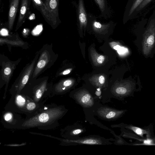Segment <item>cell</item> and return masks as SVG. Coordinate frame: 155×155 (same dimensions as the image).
I'll use <instances>...</instances> for the list:
<instances>
[{
    "instance_id": "cell-13",
    "label": "cell",
    "mask_w": 155,
    "mask_h": 155,
    "mask_svg": "<svg viewBox=\"0 0 155 155\" xmlns=\"http://www.w3.org/2000/svg\"><path fill=\"white\" fill-rule=\"evenodd\" d=\"M45 3L49 13L51 24L55 25L58 18L59 0H46Z\"/></svg>"
},
{
    "instance_id": "cell-2",
    "label": "cell",
    "mask_w": 155,
    "mask_h": 155,
    "mask_svg": "<svg viewBox=\"0 0 155 155\" xmlns=\"http://www.w3.org/2000/svg\"><path fill=\"white\" fill-rule=\"evenodd\" d=\"M48 77L30 79L20 94L28 96L36 103L44 104L51 92L53 93V86L48 83Z\"/></svg>"
},
{
    "instance_id": "cell-14",
    "label": "cell",
    "mask_w": 155,
    "mask_h": 155,
    "mask_svg": "<svg viewBox=\"0 0 155 155\" xmlns=\"http://www.w3.org/2000/svg\"><path fill=\"white\" fill-rule=\"evenodd\" d=\"M77 21L81 28L85 27L87 24L88 17L85 9L84 0H78L77 6Z\"/></svg>"
},
{
    "instance_id": "cell-26",
    "label": "cell",
    "mask_w": 155,
    "mask_h": 155,
    "mask_svg": "<svg viewBox=\"0 0 155 155\" xmlns=\"http://www.w3.org/2000/svg\"><path fill=\"white\" fill-rule=\"evenodd\" d=\"M70 72V70L69 69H67L64 71L62 72V74L63 75H66L68 74Z\"/></svg>"
},
{
    "instance_id": "cell-16",
    "label": "cell",
    "mask_w": 155,
    "mask_h": 155,
    "mask_svg": "<svg viewBox=\"0 0 155 155\" xmlns=\"http://www.w3.org/2000/svg\"><path fill=\"white\" fill-rule=\"evenodd\" d=\"M74 99L78 103L84 107H92L94 104V98L88 93L80 94Z\"/></svg>"
},
{
    "instance_id": "cell-30",
    "label": "cell",
    "mask_w": 155,
    "mask_h": 155,
    "mask_svg": "<svg viewBox=\"0 0 155 155\" xmlns=\"http://www.w3.org/2000/svg\"><path fill=\"white\" fill-rule=\"evenodd\" d=\"M120 48V46L118 45H117L116 46H115L114 47V49L116 50H117L119 49Z\"/></svg>"
},
{
    "instance_id": "cell-11",
    "label": "cell",
    "mask_w": 155,
    "mask_h": 155,
    "mask_svg": "<svg viewBox=\"0 0 155 155\" xmlns=\"http://www.w3.org/2000/svg\"><path fill=\"white\" fill-rule=\"evenodd\" d=\"M127 111L125 110H117L107 107L100 108L97 111L98 116L103 119L113 120L122 116Z\"/></svg>"
},
{
    "instance_id": "cell-23",
    "label": "cell",
    "mask_w": 155,
    "mask_h": 155,
    "mask_svg": "<svg viewBox=\"0 0 155 155\" xmlns=\"http://www.w3.org/2000/svg\"><path fill=\"white\" fill-rule=\"evenodd\" d=\"M104 59V58L103 55H101L99 56L97 59V62L99 64L102 63Z\"/></svg>"
},
{
    "instance_id": "cell-7",
    "label": "cell",
    "mask_w": 155,
    "mask_h": 155,
    "mask_svg": "<svg viewBox=\"0 0 155 155\" xmlns=\"http://www.w3.org/2000/svg\"><path fill=\"white\" fill-rule=\"evenodd\" d=\"M31 101L33 100L21 94L12 95L5 107V110L25 114L27 116L26 107L28 103Z\"/></svg>"
},
{
    "instance_id": "cell-12",
    "label": "cell",
    "mask_w": 155,
    "mask_h": 155,
    "mask_svg": "<svg viewBox=\"0 0 155 155\" xmlns=\"http://www.w3.org/2000/svg\"><path fill=\"white\" fill-rule=\"evenodd\" d=\"M62 141L66 143H72L81 144L102 145L104 143L103 138L95 136L74 139H63Z\"/></svg>"
},
{
    "instance_id": "cell-10",
    "label": "cell",
    "mask_w": 155,
    "mask_h": 155,
    "mask_svg": "<svg viewBox=\"0 0 155 155\" xmlns=\"http://www.w3.org/2000/svg\"><path fill=\"white\" fill-rule=\"evenodd\" d=\"M143 0H128L124 14V24L135 18L136 10Z\"/></svg>"
},
{
    "instance_id": "cell-1",
    "label": "cell",
    "mask_w": 155,
    "mask_h": 155,
    "mask_svg": "<svg viewBox=\"0 0 155 155\" xmlns=\"http://www.w3.org/2000/svg\"><path fill=\"white\" fill-rule=\"evenodd\" d=\"M67 111L64 107L55 104L44 105L40 111L33 116L26 118L21 125V128L37 127L47 130L58 126V120Z\"/></svg>"
},
{
    "instance_id": "cell-27",
    "label": "cell",
    "mask_w": 155,
    "mask_h": 155,
    "mask_svg": "<svg viewBox=\"0 0 155 155\" xmlns=\"http://www.w3.org/2000/svg\"><path fill=\"white\" fill-rule=\"evenodd\" d=\"M30 20H33L35 18V16L34 14H31L29 18Z\"/></svg>"
},
{
    "instance_id": "cell-24",
    "label": "cell",
    "mask_w": 155,
    "mask_h": 155,
    "mask_svg": "<svg viewBox=\"0 0 155 155\" xmlns=\"http://www.w3.org/2000/svg\"><path fill=\"white\" fill-rule=\"evenodd\" d=\"M30 32L28 28H24L23 30L22 33L23 35L26 36L28 35Z\"/></svg>"
},
{
    "instance_id": "cell-29",
    "label": "cell",
    "mask_w": 155,
    "mask_h": 155,
    "mask_svg": "<svg viewBox=\"0 0 155 155\" xmlns=\"http://www.w3.org/2000/svg\"><path fill=\"white\" fill-rule=\"evenodd\" d=\"M5 30H3L2 31V35H7V31H5Z\"/></svg>"
},
{
    "instance_id": "cell-31",
    "label": "cell",
    "mask_w": 155,
    "mask_h": 155,
    "mask_svg": "<svg viewBox=\"0 0 155 155\" xmlns=\"http://www.w3.org/2000/svg\"></svg>"
},
{
    "instance_id": "cell-19",
    "label": "cell",
    "mask_w": 155,
    "mask_h": 155,
    "mask_svg": "<svg viewBox=\"0 0 155 155\" xmlns=\"http://www.w3.org/2000/svg\"><path fill=\"white\" fill-rule=\"evenodd\" d=\"M35 4L38 7L46 21L51 24V19L49 12L45 4L41 0H33Z\"/></svg>"
},
{
    "instance_id": "cell-9",
    "label": "cell",
    "mask_w": 155,
    "mask_h": 155,
    "mask_svg": "<svg viewBox=\"0 0 155 155\" xmlns=\"http://www.w3.org/2000/svg\"><path fill=\"white\" fill-rule=\"evenodd\" d=\"M121 126L124 128L131 131L134 134L143 139L152 138L155 136L153 130V125L150 124L149 126L141 128L131 124H123Z\"/></svg>"
},
{
    "instance_id": "cell-25",
    "label": "cell",
    "mask_w": 155,
    "mask_h": 155,
    "mask_svg": "<svg viewBox=\"0 0 155 155\" xmlns=\"http://www.w3.org/2000/svg\"><path fill=\"white\" fill-rule=\"evenodd\" d=\"M99 81L101 84H104L105 82V78L103 76H101L99 78Z\"/></svg>"
},
{
    "instance_id": "cell-22",
    "label": "cell",
    "mask_w": 155,
    "mask_h": 155,
    "mask_svg": "<svg viewBox=\"0 0 155 155\" xmlns=\"http://www.w3.org/2000/svg\"><path fill=\"white\" fill-rule=\"evenodd\" d=\"M84 131V130L81 128H77L73 130L70 132V134L71 135L76 136L82 133Z\"/></svg>"
},
{
    "instance_id": "cell-20",
    "label": "cell",
    "mask_w": 155,
    "mask_h": 155,
    "mask_svg": "<svg viewBox=\"0 0 155 155\" xmlns=\"http://www.w3.org/2000/svg\"><path fill=\"white\" fill-rule=\"evenodd\" d=\"M154 0H143L136 9L135 14V17Z\"/></svg>"
},
{
    "instance_id": "cell-3",
    "label": "cell",
    "mask_w": 155,
    "mask_h": 155,
    "mask_svg": "<svg viewBox=\"0 0 155 155\" xmlns=\"http://www.w3.org/2000/svg\"><path fill=\"white\" fill-rule=\"evenodd\" d=\"M141 49L146 57L151 54L155 46V10L149 18L142 19L139 24Z\"/></svg>"
},
{
    "instance_id": "cell-28",
    "label": "cell",
    "mask_w": 155,
    "mask_h": 155,
    "mask_svg": "<svg viewBox=\"0 0 155 155\" xmlns=\"http://www.w3.org/2000/svg\"><path fill=\"white\" fill-rule=\"evenodd\" d=\"M97 90V91H96L95 94L99 96L101 94V91L99 88H98Z\"/></svg>"
},
{
    "instance_id": "cell-17",
    "label": "cell",
    "mask_w": 155,
    "mask_h": 155,
    "mask_svg": "<svg viewBox=\"0 0 155 155\" xmlns=\"http://www.w3.org/2000/svg\"><path fill=\"white\" fill-rule=\"evenodd\" d=\"M28 0H22L18 22L15 28L17 31L22 25L25 20L28 9Z\"/></svg>"
},
{
    "instance_id": "cell-21",
    "label": "cell",
    "mask_w": 155,
    "mask_h": 155,
    "mask_svg": "<svg viewBox=\"0 0 155 155\" xmlns=\"http://www.w3.org/2000/svg\"><path fill=\"white\" fill-rule=\"evenodd\" d=\"M0 41H2V42H0L1 43H5L10 44L11 45H16L19 46L24 45H25L24 42H23L21 40H18V41H16V40L12 41L9 40L8 39H6L1 38Z\"/></svg>"
},
{
    "instance_id": "cell-15",
    "label": "cell",
    "mask_w": 155,
    "mask_h": 155,
    "mask_svg": "<svg viewBox=\"0 0 155 155\" xmlns=\"http://www.w3.org/2000/svg\"><path fill=\"white\" fill-rule=\"evenodd\" d=\"M20 0H12L8 15V28L9 31L13 28L18 10Z\"/></svg>"
},
{
    "instance_id": "cell-18",
    "label": "cell",
    "mask_w": 155,
    "mask_h": 155,
    "mask_svg": "<svg viewBox=\"0 0 155 155\" xmlns=\"http://www.w3.org/2000/svg\"><path fill=\"white\" fill-rule=\"evenodd\" d=\"M101 12V17L105 19L109 17L110 11L107 0H94Z\"/></svg>"
},
{
    "instance_id": "cell-5",
    "label": "cell",
    "mask_w": 155,
    "mask_h": 155,
    "mask_svg": "<svg viewBox=\"0 0 155 155\" xmlns=\"http://www.w3.org/2000/svg\"><path fill=\"white\" fill-rule=\"evenodd\" d=\"M39 54L37 51L33 59L23 68L9 90L12 95L20 94L21 92L31 78Z\"/></svg>"
},
{
    "instance_id": "cell-4",
    "label": "cell",
    "mask_w": 155,
    "mask_h": 155,
    "mask_svg": "<svg viewBox=\"0 0 155 155\" xmlns=\"http://www.w3.org/2000/svg\"><path fill=\"white\" fill-rule=\"evenodd\" d=\"M39 51L38 58L31 79L37 78L39 75L50 68L57 60L58 54L54 51L52 44L44 45Z\"/></svg>"
},
{
    "instance_id": "cell-6",
    "label": "cell",
    "mask_w": 155,
    "mask_h": 155,
    "mask_svg": "<svg viewBox=\"0 0 155 155\" xmlns=\"http://www.w3.org/2000/svg\"><path fill=\"white\" fill-rule=\"evenodd\" d=\"M21 60V58H20L15 61H13L4 55L0 54V86L1 88L5 85V94L13 72Z\"/></svg>"
},
{
    "instance_id": "cell-8",
    "label": "cell",
    "mask_w": 155,
    "mask_h": 155,
    "mask_svg": "<svg viewBox=\"0 0 155 155\" xmlns=\"http://www.w3.org/2000/svg\"><path fill=\"white\" fill-rule=\"evenodd\" d=\"M2 117V121L5 127L8 128H21L24 120L14 112L5 110Z\"/></svg>"
}]
</instances>
